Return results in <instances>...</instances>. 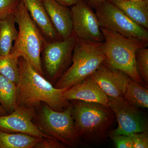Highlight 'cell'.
<instances>
[{
	"instance_id": "11",
	"label": "cell",
	"mask_w": 148,
	"mask_h": 148,
	"mask_svg": "<svg viewBox=\"0 0 148 148\" xmlns=\"http://www.w3.org/2000/svg\"><path fill=\"white\" fill-rule=\"evenodd\" d=\"M34 109L16 106L9 114L0 116V130L24 133L42 139L51 138L42 132L33 123L36 116Z\"/></svg>"
},
{
	"instance_id": "15",
	"label": "cell",
	"mask_w": 148,
	"mask_h": 148,
	"mask_svg": "<svg viewBox=\"0 0 148 148\" xmlns=\"http://www.w3.org/2000/svg\"><path fill=\"white\" fill-rule=\"evenodd\" d=\"M29 15L37 27L48 38L61 40L49 17L42 0H22Z\"/></svg>"
},
{
	"instance_id": "8",
	"label": "cell",
	"mask_w": 148,
	"mask_h": 148,
	"mask_svg": "<svg viewBox=\"0 0 148 148\" xmlns=\"http://www.w3.org/2000/svg\"><path fill=\"white\" fill-rule=\"evenodd\" d=\"M77 40L73 34L65 39L45 42L43 47L45 66L52 79L61 77L69 68Z\"/></svg>"
},
{
	"instance_id": "4",
	"label": "cell",
	"mask_w": 148,
	"mask_h": 148,
	"mask_svg": "<svg viewBox=\"0 0 148 148\" xmlns=\"http://www.w3.org/2000/svg\"><path fill=\"white\" fill-rule=\"evenodd\" d=\"M13 15L18 26V35L10 53L27 59L35 70L43 76L40 54L45 41L22 0Z\"/></svg>"
},
{
	"instance_id": "2",
	"label": "cell",
	"mask_w": 148,
	"mask_h": 148,
	"mask_svg": "<svg viewBox=\"0 0 148 148\" xmlns=\"http://www.w3.org/2000/svg\"><path fill=\"white\" fill-rule=\"evenodd\" d=\"M71 101L72 117L80 139L88 143L104 141L115 117L110 107L92 102Z\"/></svg>"
},
{
	"instance_id": "26",
	"label": "cell",
	"mask_w": 148,
	"mask_h": 148,
	"mask_svg": "<svg viewBox=\"0 0 148 148\" xmlns=\"http://www.w3.org/2000/svg\"><path fill=\"white\" fill-rule=\"evenodd\" d=\"M106 1V0H85L87 4L92 9H95L98 6Z\"/></svg>"
},
{
	"instance_id": "12",
	"label": "cell",
	"mask_w": 148,
	"mask_h": 148,
	"mask_svg": "<svg viewBox=\"0 0 148 148\" xmlns=\"http://www.w3.org/2000/svg\"><path fill=\"white\" fill-rule=\"evenodd\" d=\"M92 75L106 95L114 98L123 97L127 84L131 79L126 74L113 69L105 62Z\"/></svg>"
},
{
	"instance_id": "28",
	"label": "cell",
	"mask_w": 148,
	"mask_h": 148,
	"mask_svg": "<svg viewBox=\"0 0 148 148\" xmlns=\"http://www.w3.org/2000/svg\"><path fill=\"white\" fill-rule=\"evenodd\" d=\"M7 114L6 112H5L3 109L2 108L1 106L0 105V116H4Z\"/></svg>"
},
{
	"instance_id": "14",
	"label": "cell",
	"mask_w": 148,
	"mask_h": 148,
	"mask_svg": "<svg viewBox=\"0 0 148 148\" xmlns=\"http://www.w3.org/2000/svg\"><path fill=\"white\" fill-rule=\"evenodd\" d=\"M52 25L61 39L71 36L73 32L71 9L55 0H42Z\"/></svg>"
},
{
	"instance_id": "7",
	"label": "cell",
	"mask_w": 148,
	"mask_h": 148,
	"mask_svg": "<svg viewBox=\"0 0 148 148\" xmlns=\"http://www.w3.org/2000/svg\"><path fill=\"white\" fill-rule=\"evenodd\" d=\"M95 9L100 27L127 38L148 42V29L132 21L110 1L106 0Z\"/></svg>"
},
{
	"instance_id": "16",
	"label": "cell",
	"mask_w": 148,
	"mask_h": 148,
	"mask_svg": "<svg viewBox=\"0 0 148 148\" xmlns=\"http://www.w3.org/2000/svg\"><path fill=\"white\" fill-rule=\"evenodd\" d=\"M131 20L148 29V0H110Z\"/></svg>"
},
{
	"instance_id": "13",
	"label": "cell",
	"mask_w": 148,
	"mask_h": 148,
	"mask_svg": "<svg viewBox=\"0 0 148 148\" xmlns=\"http://www.w3.org/2000/svg\"><path fill=\"white\" fill-rule=\"evenodd\" d=\"M63 97L68 101L78 100L92 102L109 107L108 96L98 85L92 74L66 89L63 93Z\"/></svg>"
},
{
	"instance_id": "1",
	"label": "cell",
	"mask_w": 148,
	"mask_h": 148,
	"mask_svg": "<svg viewBox=\"0 0 148 148\" xmlns=\"http://www.w3.org/2000/svg\"><path fill=\"white\" fill-rule=\"evenodd\" d=\"M19 78L17 84L16 106L35 108L44 103L54 110L61 112L71 106L63 97L69 88L53 87L22 56L18 58Z\"/></svg>"
},
{
	"instance_id": "20",
	"label": "cell",
	"mask_w": 148,
	"mask_h": 148,
	"mask_svg": "<svg viewBox=\"0 0 148 148\" xmlns=\"http://www.w3.org/2000/svg\"><path fill=\"white\" fill-rule=\"evenodd\" d=\"M123 98L126 102L138 108H148V90L131 79L127 84Z\"/></svg>"
},
{
	"instance_id": "5",
	"label": "cell",
	"mask_w": 148,
	"mask_h": 148,
	"mask_svg": "<svg viewBox=\"0 0 148 148\" xmlns=\"http://www.w3.org/2000/svg\"><path fill=\"white\" fill-rule=\"evenodd\" d=\"M102 43L89 42L77 38L73 52L72 65L54 87L69 88L93 73L106 61Z\"/></svg>"
},
{
	"instance_id": "23",
	"label": "cell",
	"mask_w": 148,
	"mask_h": 148,
	"mask_svg": "<svg viewBox=\"0 0 148 148\" xmlns=\"http://www.w3.org/2000/svg\"><path fill=\"white\" fill-rule=\"evenodd\" d=\"M21 0H0V20L13 14Z\"/></svg>"
},
{
	"instance_id": "6",
	"label": "cell",
	"mask_w": 148,
	"mask_h": 148,
	"mask_svg": "<svg viewBox=\"0 0 148 148\" xmlns=\"http://www.w3.org/2000/svg\"><path fill=\"white\" fill-rule=\"evenodd\" d=\"M35 118L37 120L34 124L46 135L65 146H78L80 138L72 117L71 105L64 111L58 112L45 104Z\"/></svg>"
},
{
	"instance_id": "17",
	"label": "cell",
	"mask_w": 148,
	"mask_h": 148,
	"mask_svg": "<svg viewBox=\"0 0 148 148\" xmlns=\"http://www.w3.org/2000/svg\"><path fill=\"white\" fill-rule=\"evenodd\" d=\"M16 24L13 14L0 20V56L10 53L12 43L18 36Z\"/></svg>"
},
{
	"instance_id": "19",
	"label": "cell",
	"mask_w": 148,
	"mask_h": 148,
	"mask_svg": "<svg viewBox=\"0 0 148 148\" xmlns=\"http://www.w3.org/2000/svg\"><path fill=\"white\" fill-rule=\"evenodd\" d=\"M17 88L13 82L0 74V105L7 114L16 106Z\"/></svg>"
},
{
	"instance_id": "3",
	"label": "cell",
	"mask_w": 148,
	"mask_h": 148,
	"mask_svg": "<svg viewBox=\"0 0 148 148\" xmlns=\"http://www.w3.org/2000/svg\"><path fill=\"white\" fill-rule=\"evenodd\" d=\"M100 28L104 37L102 46L106 56L105 63L147 88L136 69L135 54L139 49L147 47L148 42L130 38L108 29Z\"/></svg>"
},
{
	"instance_id": "10",
	"label": "cell",
	"mask_w": 148,
	"mask_h": 148,
	"mask_svg": "<svg viewBox=\"0 0 148 148\" xmlns=\"http://www.w3.org/2000/svg\"><path fill=\"white\" fill-rule=\"evenodd\" d=\"M73 32L78 39L102 43L104 37L92 8L85 0H79L71 6Z\"/></svg>"
},
{
	"instance_id": "22",
	"label": "cell",
	"mask_w": 148,
	"mask_h": 148,
	"mask_svg": "<svg viewBox=\"0 0 148 148\" xmlns=\"http://www.w3.org/2000/svg\"><path fill=\"white\" fill-rule=\"evenodd\" d=\"M135 64L139 75L146 86L148 85V49H139L135 54Z\"/></svg>"
},
{
	"instance_id": "25",
	"label": "cell",
	"mask_w": 148,
	"mask_h": 148,
	"mask_svg": "<svg viewBox=\"0 0 148 148\" xmlns=\"http://www.w3.org/2000/svg\"><path fill=\"white\" fill-rule=\"evenodd\" d=\"M116 148H133L132 139L129 135H111Z\"/></svg>"
},
{
	"instance_id": "9",
	"label": "cell",
	"mask_w": 148,
	"mask_h": 148,
	"mask_svg": "<svg viewBox=\"0 0 148 148\" xmlns=\"http://www.w3.org/2000/svg\"><path fill=\"white\" fill-rule=\"evenodd\" d=\"M109 107L116 117L118 126L111 135H129L148 131V123L138 108L129 104L123 97H109Z\"/></svg>"
},
{
	"instance_id": "21",
	"label": "cell",
	"mask_w": 148,
	"mask_h": 148,
	"mask_svg": "<svg viewBox=\"0 0 148 148\" xmlns=\"http://www.w3.org/2000/svg\"><path fill=\"white\" fill-rule=\"evenodd\" d=\"M18 56L12 53L0 56V74L17 84L19 78Z\"/></svg>"
},
{
	"instance_id": "27",
	"label": "cell",
	"mask_w": 148,
	"mask_h": 148,
	"mask_svg": "<svg viewBox=\"0 0 148 148\" xmlns=\"http://www.w3.org/2000/svg\"><path fill=\"white\" fill-rule=\"evenodd\" d=\"M57 2L62 5L67 7H71L76 3L79 0H55Z\"/></svg>"
},
{
	"instance_id": "24",
	"label": "cell",
	"mask_w": 148,
	"mask_h": 148,
	"mask_svg": "<svg viewBox=\"0 0 148 148\" xmlns=\"http://www.w3.org/2000/svg\"><path fill=\"white\" fill-rule=\"evenodd\" d=\"M129 135L132 139L133 148H148V131L132 133Z\"/></svg>"
},
{
	"instance_id": "18",
	"label": "cell",
	"mask_w": 148,
	"mask_h": 148,
	"mask_svg": "<svg viewBox=\"0 0 148 148\" xmlns=\"http://www.w3.org/2000/svg\"><path fill=\"white\" fill-rule=\"evenodd\" d=\"M43 139L22 133L0 130V148H37Z\"/></svg>"
},
{
	"instance_id": "29",
	"label": "cell",
	"mask_w": 148,
	"mask_h": 148,
	"mask_svg": "<svg viewBox=\"0 0 148 148\" xmlns=\"http://www.w3.org/2000/svg\"><path fill=\"white\" fill-rule=\"evenodd\" d=\"M108 1H110V0H108ZM129 1H138V0H129Z\"/></svg>"
}]
</instances>
